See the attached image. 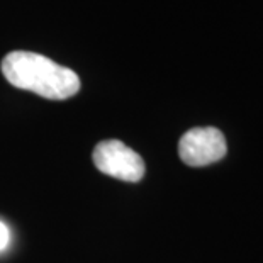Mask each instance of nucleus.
Returning a JSON list of instances; mask_svg holds the SVG:
<instances>
[{"instance_id": "f257e3e1", "label": "nucleus", "mask_w": 263, "mask_h": 263, "mask_svg": "<svg viewBox=\"0 0 263 263\" xmlns=\"http://www.w3.org/2000/svg\"><path fill=\"white\" fill-rule=\"evenodd\" d=\"M2 73L12 87L34 92L49 100L70 99L80 90V78L73 70L31 51L5 54Z\"/></svg>"}, {"instance_id": "20e7f679", "label": "nucleus", "mask_w": 263, "mask_h": 263, "mask_svg": "<svg viewBox=\"0 0 263 263\" xmlns=\"http://www.w3.org/2000/svg\"><path fill=\"white\" fill-rule=\"evenodd\" d=\"M10 243V229L5 222L0 221V251H4Z\"/></svg>"}, {"instance_id": "f03ea898", "label": "nucleus", "mask_w": 263, "mask_h": 263, "mask_svg": "<svg viewBox=\"0 0 263 263\" xmlns=\"http://www.w3.org/2000/svg\"><path fill=\"white\" fill-rule=\"evenodd\" d=\"M92 160L99 172L124 182H139L146 166L143 158L119 139H105L95 146Z\"/></svg>"}, {"instance_id": "7ed1b4c3", "label": "nucleus", "mask_w": 263, "mask_h": 263, "mask_svg": "<svg viewBox=\"0 0 263 263\" xmlns=\"http://www.w3.org/2000/svg\"><path fill=\"white\" fill-rule=\"evenodd\" d=\"M228 153L226 138L217 127H192L178 141V155L189 166H205Z\"/></svg>"}]
</instances>
